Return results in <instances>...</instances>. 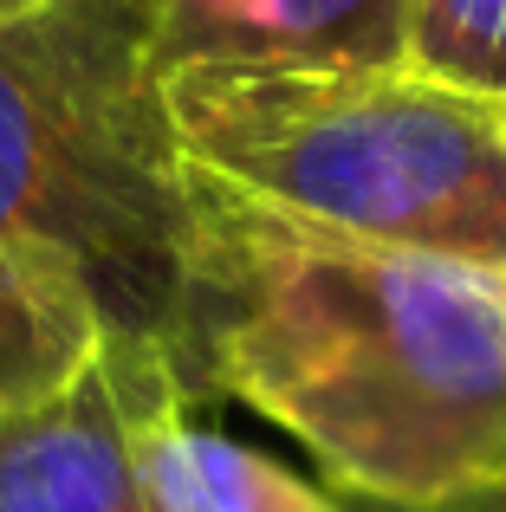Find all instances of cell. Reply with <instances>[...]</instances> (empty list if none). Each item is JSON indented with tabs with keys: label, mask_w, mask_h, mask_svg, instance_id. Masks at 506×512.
I'll list each match as a JSON object with an SVG mask.
<instances>
[{
	"label": "cell",
	"mask_w": 506,
	"mask_h": 512,
	"mask_svg": "<svg viewBox=\"0 0 506 512\" xmlns=\"http://www.w3.org/2000/svg\"><path fill=\"white\" fill-rule=\"evenodd\" d=\"M39 7H52V0H0V26H7V20H26V13H39Z\"/></svg>",
	"instance_id": "10"
},
{
	"label": "cell",
	"mask_w": 506,
	"mask_h": 512,
	"mask_svg": "<svg viewBox=\"0 0 506 512\" xmlns=\"http://www.w3.org/2000/svg\"><path fill=\"white\" fill-rule=\"evenodd\" d=\"M176 376L169 344L111 331L52 402L0 415V512H156L143 415Z\"/></svg>",
	"instance_id": "4"
},
{
	"label": "cell",
	"mask_w": 506,
	"mask_h": 512,
	"mask_svg": "<svg viewBox=\"0 0 506 512\" xmlns=\"http://www.w3.org/2000/svg\"><path fill=\"white\" fill-rule=\"evenodd\" d=\"M111 344V318L46 253L0 240V415L52 402L98 350Z\"/></svg>",
	"instance_id": "7"
},
{
	"label": "cell",
	"mask_w": 506,
	"mask_h": 512,
	"mask_svg": "<svg viewBox=\"0 0 506 512\" xmlns=\"http://www.w3.org/2000/svg\"><path fill=\"white\" fill-rule=\"evenodd\" d=\"M176 370L292 435L331 487L455 512L506 480V273L351 240L195 175Z\"/></svg>",
	"instance_id": "1"
},
{
	"label": "cell",
	"mask_w": 506,
	"mask_h": 512,
	"mask_svg": "<svg viewBox=\"0 0 506 512\" xmlns=\"http://www.w3.org/2000/svg\"><path fill=\"white\" fill-rule=\"evenodd\" d=\"M189 227L150 0H52L0 26V240L78 273L117 338L169 344Z\"/></svg>",
	"instance_id": "3"
},
{
	"label": "cell",
	"mask_w": 506,
	"mask_h": 512,
	"mask_svg": "<svg viewBox=\"0 0 506 512\" xmlns=\"http://www.w3.org/2000/svg\"><path fill=\"white\" fill-rule=\"evenodd\" d=\"M455 512H506V480H500V487H487V493H474V500L455 506Z\"/></svg>",
	"instance_id": "9"
},
{
	"label": "cell",
	"mask_w": 506,
	"mask_h": 512,
	"mask_svg": "<svg viewBox=\"0 0 506 512\" xmlns=\"http://www.w3.org/2000/svg\"><path fill=\"white\" fill-rule=\"evenodd\" d=\"M195 175L351 240L506 273V104L416 65H169Z\"/></svg>",
	"instance_id": "2"
},
{
	"label": "cell",
	"mask_w": 506,
	"mask_h": 512,
	"mask_svg": "<svg viewBox=\"0 0 506 512\" xmlns=\"http://www.w3.org/2000/svg\"><path fill=\"white\" fill-rule=\"evenodd\" d=\"M409 65L435 85L506 104V0H409Z\"/></svg>",
	"instance_id": "8"
},
{
	"label": "cell",
	"mask_w": 506,
	"mask_h": 512,
	"mask_svg": "<svg viewBox=\"0 0 506 512\" xmlns=\"http://www.w3.org/2000/svg\"><path fill=\"white\" fill-rule=\"evenodd\" d=\"M156 65H409V0H150Z\"/></svg>",
	"instance_id": "5"
},
{
	"label": "cell",
	"mask_w": 506,
	"mask_h": 512,
	"mask_svg": "<svg viewBox=\"0 0 506 512\" xmlns=\"http://www.w3.org/2000/svg\"><path fill=\"white\" fill-rule=\"evenodd\" d=\"M189 402L195 389L176 376L143 415V480L156 512H351L286 461L208 428Z\"/></svg>",
	"instance_id": "6"
}]
</instances>
